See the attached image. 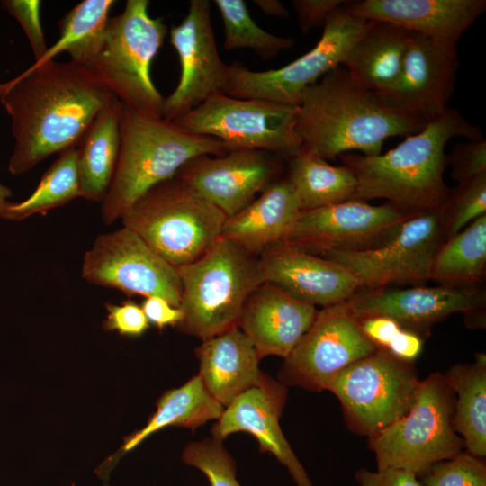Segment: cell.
I'll list each match as a JSON object with an SVG mask.
<instances>
[{"label": "cell", "mask_w": 486, "mask_h": 486, "mask_svg": "<svg viewBox=\"0 0 486 486\" xmlns=\"http://www.w3.org/2000/svg\"><path fill=\"white\" fill-rule=\"evenodd\" d=\"M112 94L85 66L50 60L0 84L14 146L8 170L24 174L50 155L77 146Z\"/></svg>", "instance_id": "cell-1"}, {"label": "cell", "mask_w": 486, "mask_h": 486, "mask_svg": "<svg viewBox=\"0 0 486 486\" xmlns=\"http://www.w3.org/2000/svg\"><path fill=\"white\" fill-rule=\"evenodd\" d=\"M427 123L386 107L340 65L302 94L295 131L302 151L333 160L351 150L380 155L385 140L418 133Z\"/></svg>", "instance_id": "cell-2"}, {"label": "cell", "mask_w": 486, "mask_h": 486, "mask_svg": "<svg viewBox=\"0 0 486 486\" xmlns=\"http://www.w3.org/2000/svg\"><path fill=\"white\" fill-rule=\"evenodd\" d=\"M454 137L479 140L482 134L478 126L448 108L384 154H341L342 165L357 182L353 200L386 199L410 214L440 210L451 191L443 177L447 166L445 148Z\"/></svg>", "instance_id": "cell-3"}, {"label": "cell", "mask_w": 486, "mask_h": 486, "mask_svg": "<svg viewBox=\"0 0 486 486\" xmlns=\"http://www.w3.org/2000/svg\"><path fill=\"white\" fill-rule=\"evenodd\" d=\"M228 153L215 138L191 133L174 122L144 115L122 104L121 145L115 172L102 202L111 224L156 184L174 177L192 158Z\"/></svg>", "instance_id": "cell-4"}, {"label": "cell", "mask_w": 486, "mask_h": 486, "mask_svg": "<svg viewBox=\"0 0 486 486\" xmlns=\"http://www.w3.org/2000/svg\"><path fill=\"white\" fill-rule=\"evenodd\" d=\"M176 269L183 318L176 327L202 341L237 326L246 300L265 282L258 258L222 238L202 256Z\"/></svg>", "instance_id": "cell-5"}, {"label": "cell", "mask_w": 486, "mask_h": 486, "mask_svg": "<svg viewBox=\"0 0 486 486\" xmlns=\"http://www.w3.org/2000/svg\"><path fill=\"white\" fill-rule=\"evenodd\" d=\"M121 219L124 227L178 267L212 248L220 238L227 216L174 176L150 188Z\"/></svg>", "instance_id": "cell-6"}, {"label": "cell", "mask_w": 486, "mask_h": 486, "mask_svg": "<svg viewBox=\"0 0 486 486\" xmlns=\"http://www.w3.org/2000/svg\"><path fill=\"white\" fill-rule=\"evenodd\" d=\"M149 1L128 0L109 18L100 51L86 68L121 103L144 115L161 118L165 98L155 86L151 63L167 27L148 13Z\"/></svg>", "instance_id": "cell-7"}, {"label": "cell", "mask_w": 486, "mask_h": 486, "mask_svg": "<svg viewBox=\"0 0 486 486\" xmlns=\"http://www.w3.org/2000/svg\"><path fill=\"white\" fill-rule=\"evenodd\" d=\"M454 403V392L444 374L420 380L410 411L369 437L377 470L404 469L419 475L462 451L464 442L452 425Z\"/></svg>", "instance_id": "cell-8"}, {"label": "cell", "mask_w": 486, "mask_h": 486, "mask_svg": "<svg viewBox=\"0 0 486 486\" xmlns=\"http://www.w3.org/2000/svg\"><path fill=\"white\" fill-rule=\"evenodd\" d=\"M297 112L298 106L221 93L174 122L191 133L217 139L228 152L262 150L291 159L302 151Z\"/></svg>", "instance_id": "cell-9"}, {"label": "cell", "mask_w": 486, "mask_h": 486, "mask_svg": "<svg viewBox=\"0 0 486 486\" xmlns=\"http://www.w3.org/2000/svg\"><path fill=\"white\" fill-rule=\"evenodd\" d=\"M419 382L413 362L378 348L342 370L327 390L340 400L350 429L369 438L410 411Z\"/></svg>", "instance_id": "cell-10"}, {"label": "cell", "mask_w": 486, "mask_h": 486, "mask_svg": "<svg viewBox=\"0 0 486 486\" xmlns=\"http://www.w3.org/2000/svg\"><path fill=\"white\" fill-rule=\"evenodd\" d=\"M368 21L341 5L328 17L318 43L284 67L253 71L239 62L229 66L224 94L240 99H261L298 106L302 94L324 75L342 65Z\"/></svg>", "instance_id": "cell-11"}, {"label": "cell", "mask_w": 486, "mask_h": 486, "mask_svg": "<svg viewBox=\"0 0 486 486\" xmlns=\"http://www.w3.org/2000/svg\"><path fill=\"white\" fill-rule=\"evenodd\" d=\"M445 242L439 210L415 214L380 246L361 251H326L357 278L360 289L430 280L435 256Z\"/></svg>", "instance_id": "cell-12"}, {"label": "cell", "mask_w": 486, "mask_h": 486, "mask_svg": "<svg viewBox=\"0 0 486 486\" xmlns=\"http://www.w3.org/2000/svg\"><path fill=\"white\" fill-rule=\"evenodd\" d=\"M82 277L126 295L158 296L179 307L182 284L172 266L136 232L126 228L99 235L86 252Z\"/></svg>", "instance_id": "cell-13"}, {"label": "cell", "mask_w": 486, "mask_h": 486, "mask_svg": "<svg viewBox=\"0 0 486 486\" xmlns=\"http://www.w3.org/2000/svg\"><path fill=\"white\" fill-rule=\"evenodd\" d=\"M378 348L362 331L346 301L336 303L318 310L278 376L284 385L320 392L342 370Z\"/></svg>", "instance_id": "cell-14"}, {"label": "cell", "mask_w": 486, "mask_h": 486, "mask_svg": "<svg viewBox=\"0 0 486 486\" xmlns=\"http://www.w3.org/2000/svg\"><path fill=\"white\" fill-rule=\"evenodd\" d=\"M414 215L390 202L372 205L350 200L302 211L284 243L315 255L330 250H366L386 241Z\"/></svg>", "instance_id": "cell-15"}, {"label": "cell", "mask_w": 486, "mask_h": 486, "mask_svg": "<svg viewBox=\"0 0 486 486\" xmlns=\"http://www.w3.org/2000/svg\"><path fill=\"white\" fill-rule=\"evenodd\" d=\"M169 34L181 75L176 89L165 98L163 118L174 122L212 96L224 93L229 66L218 51L208 0H191L187 14Z\"/></svg>", "instance_id": "cell-16"}, {"label": "cell", "mask_w": 486, "mask_h": 486, "mask_svg": "<svg viewBox=\"0 0 486 486\" xmlns=\"http://www.w3.org/2000/svg\"><path fill=\"white\" fill-rule=\"evenodd\" d=\"M458 65L456 47L413 33L398 77L375 94L386 107L428 122L448 109Z\"/></svg>", "instance_id": "cell-17"}, {"label": "cell", "mask_w": 486, "mask_h": 486, "mask_svg": "<svg viewBox=\"0 0 486 486\" xmlns=\"http://www.w3.org/2000/svg\"><path fill=\"white\" fill-rule=\"evenodd\" d=\"M346 303L357 320L387 317L422 337L434 324L455 312L470 318L482 315L486 292L482 285L359 289Z\"/></svg>", "instance_id": "cell-18"}, {"label": "cell", "mask_w": 486, "mask_h": 486, "mask_svg": "<svg viewBox=\"0 0 486 486\" xmlns=\"http://www.w3.org/2000/svg\"><path fill=\"white\" fill-rule=\"evenodd\" d=\"M271 153L235 150L189 160L175 176L220 210L227 218L250 204L280 173L282 165Z\"/></svg>", "instance_id": "cell-19"}, {"label": "cell", "mask_w": 486, "mask_h": 486, "mask_svg": "<svg viewBox=\"0 0 486 486\" xmlns=\"http://www.w3.org/2000/svg\"><path fill=\"white\" fill-rule=\"evenodd\" d=\"M258 261L265 282L314 306L346 302L360 289L356 275L343 265L287 243L266 248Z\"/></svg>", "instance_id": "cell-20"}, {"label": "cell", "mask_w": 486, "mask_h": 486, "mask_svg": "<svg viewBox=\"0 0 486 486\" xmlns=\"http://www.w3.org/2000/svg\"><path fill=\"white\" fill-rule=\"evenodd\" d=\"M285 400V387L265 375L259 385L224 409L212 428V438L222 442L232 433L248 432L258 441L261 453L274 454L287 468L296 486H313L279 425Z\"/></svg>", "instance_id": "cell-21"}, {"label": "cell", "mask_w": 486, "mask_h": 486, "mask_svg": "<svg viewBox=\"0 0 486 486\" xmlns=\"http://www.w3.org/2000/svg\"><path fill=\"white\" fill-rule=\"evenodd\" d=\"M318 310L279 286L264 282L246 300L237 326L261 359L286 358L311 326Z\"/></svg>", "instance_id": "cell-22"}, {"label": "cell", "mask_w": 486, "mask_h": 486, "mask_svg": "<svg viewBox=\"0 0 486 486\" xmlns=\"http://www.w3.org/2000/svg\"><path fill=\"white\" fill-rule=\"evenodd\" d=\"M366 21L391 22L456 47L463 33L486 10L485 0H361L343 5Z\"/></svg>", "instance_id": "cell-23"}, {"label": "cell", "mask_w": 486, "mask_h": 486, "mask_svg": "<svg viewBox=\"0 0 486 486\" xmlns=\"http://www.w3.org/2000/svg\"><path fill=\"white\" fill-rule=\"evenodd\" d=\"M199 374L208 392L224 408L265 376L259 356L241 329L235 326L203 340L196 348Z\"/></svg>", "instance_id": "cell-24"}, {"label": "cell", "mask_w": 486, "mask_h": 486, "mask_svg": "<svg viewBox=\"0 0 486 486\" xmlns=\"http://www.w3.org/2000/svg\"><path fill=\"white\" fill-rule=\"evenodd\" d=\"M301 212L289 179L274 181L246 208L227 218L220 238L256 256L284 242Z\"/></svg>", "instance_id": "cell-25"}, {"label": "cell", "mask_w": 486, "mask_h": 486, "mask_svg": "<svg viewBox=\"0 0 486 486\" xmlns=\"http://www.w3.org/2000/svg\"><path fill=\"white\" fill-rule=\"evenodd\" d=\"M412 35L391 22L368 21L342 66L364 88L382 91L398 77Z\"/></svg>", "instance_id": "cell-26"}, {"label": "cell", "mask_w": 486, "mask_h": 486, "mask_svg": "<svg viewBox=\"0 0 486 486\" xmlns=\"http://www.w3.org/2000/svg\"><path fill=\"white\" fill-rule=\"evenodd\" d=\"M121 101L112 96L77 144L81 197L102 202L112 183L121 145Z\"/></svg>", "instance_id": "cell-27"}, {"label": "cell", "mask_w": 486, "mask_h": 486, "mask_svg": "<svg viewBox=\"0 0 486 486\" xmlns=\"http://www.w3.org/2000/svg\"><path fill=\"white\" fill-rule=\"evenodd\" d=\"M444 377L455 394L452 425L462 435L470 454L486 455V355L475 354V361L452 365Z\"/></svg>", "instance_id": "cell-28"}, {"label": "cell", "mask_w": 486, "mask_h": 486, "mask_svg": "<svg viewBox=\"0 0 486 486\" xmlns=\"http://www.w3.org/2000/svg\"><path fill=\"white\" fill-rule=\"evenodd\" d=\"M224 409L208 392L197 374L184 385L165 392L145 427L128 436L121 451L124 454L135 448L148 436L168 426L194 431L210 420L218 419Z\"/></svg>", "instance_id": "cell-29"}, {"label": "cell", "mask_w": 486, "mask_h": 486, "mask_svg": "<svg viewBox=\"0 0 486 486\" xmlns=\"http://www.w3.org/2000/svg\"><path fill=\"white\" fill-rule=\"evenodd\" d=\"M290 160L288 179L302 211H309L354 199L357 182L345 166H335L320 156L301 151Z\"/></svg>", "instance_id": "cell-30"}, {"label": "cell", "mask_w": 486, "mask_h": 486, "mask_svg": "<svg viewBox=\"0 0 486 486\" xmlns=\"http://www.w3.org/2000/svg\"><path fill=\"white\" fill-rule=\"evenodd\" d=\"M486 274V214L443 242L430 272V280L445 285H482Z\"/></svg>", "instance_id": "cell-31"}, {"label": "cell", "mask_w": 486, "mask_h": 486, "mask_svg": "<svg viewBox=\"0 0 486 486\" xmlns=\"http://www.w3.org/2000/svg\"><path fill=\"white\" fill-rule=\"evenodd\" d=\"M114 3L113 0H84L73 7L58 22V40L32 66H40L66 51L72 62L86 67L101 50Z\"/></svg>", "instance_id": "cell-32"}, {"label": "cell", "mask_w": 486, "mask_h": 486, "mask_svg": "<svg viewBox=\"0 0 486 486\" xmlns=\"http://www.w3.org/2000/svg\"><path fill=\"white\" fill-rule=\"evenodd\" d=\"M81 197L77 146L60 152L58 158L45 171L33 193L20 202H9L0 217L22 220L35 214H45Z\"/></svg>", "instance_id": "cell-33"}, {"label": "cell", "mask_w": 486, "mask_h": 486, "mask_svg": "<svg viewBox=\"0 0 486 486\" xmlns=\"http://www.w3.org/2000/svg\"><path fill=\"white\" fill-rule=\"evenodd\" d=\"M214 3L224 23L225 50L248 49L263 60H269L294 45V39L275 36L256 23L243 0Z\"/></svg>", "instance_id": "cell-34"}, {"label": "cell", "mask_w": 486, "mask_h": 486, "mask_svg": "<svg viewBox=\"0 0 486 486\" xmlns=\"http://www.w3.org/2000/svg\"><path fill=\"white\" fill-rule=\"evenodd\" d=\"M439 213L445 241L486 214V174L458 183Z\"/></svg>", "instance_id": "cell-35"}, {"label": "cell", "mask_w": 486, "mask_h": 486, "mask_svg": "<svg viewBox=\"0 0 486 486\" xmlns=\"http://www.w3.org/2000/svg\"><path fill=\"white\" fill-rule=\"evenodd\" d=\"M182 460L200 470L211 486H242L237 480L235 460L221 442L212 437L189 443L183 452Z\"/></svg>", "instance_id": "cell-36"}, {"label": "cell", "mask_w": 486, "mask_h": 486, "mask_svg": "<svg viewBox=\"0 0 486 486\" xmlns=\"http://www.w3.org/2000/svg\"><path fill=\"white\" fill-rule=\"evenodd\" d=\"M364 335L379 348L406 362H414L420 355L423 338L402 328L392 319L372 316L357 320Z\"/></svg>", "instance_id": "cell-37"}, {"label": "cell", "mask_w": 486, "mask_h": 486, "mask_svg": "<svg viewBox=\"0 0 486 486\" xmlns=\"http://www.w3.org/2000/svg\"><path fill=\"white\" fill-rule=\"evenodd\" d=\"M424 486H486L484 458L460 451L418 475Z\"/></svg>", "instance_id": "cell-38"}, {"label": "cell", "mask_w": 486, "mask_h": 486, "mask_svg": "<svg viewBox=\"0 0 486 486\" xmlns=\"http://www.w3.org/2000/svg\"><path fill=\"white\" fill-rule=\"evenodd\" d=\"M446 164L451 166V176L458 183L486 174V140H468L456 143L446 155Z\"/></svg>", "instance_id": "cell-39"}, {"label": "cell", "mask_w": 486, "mask_h": 486, "mask_svg": "<svg viewBox=\"0 0 486 486\" xmlns=\"http://www.w3.org/2000/svg\"><path fill=\"white\" fill-rule=\"evenodd\" d=\"M2 6L22 26L32 47L35 61L48 50L40 21L41 2L39 0H4Z\"/></svg>", "instance_id": "cell-40"}, {"label": "cell", "mask_w": 486, "mask_h": 486, "mask_svg": "<svg viewBox=\"0 0 486 486\" xmlns=\"http://www.w3.org/2000/svg\"><path fill=\"white\" fill-rule=\"evenodd\" d=\"M107 317L104 321L105 330L117 331L128 337H140L149 327V322L141 308L131 301L122 304H106Z\"/></svg>", "instance_id": "cell-41"}, {"label": "cell", "mask_w": 486, "mask_h": 486, "mask_svg": "<svg viewBox=\"0 0 486 486\" xmlns=\"http://www.w3.org/2000/svg\"><path fill=\"white\" fill-rule=\"evenodd\" d=\"M345 0H293L292 4L302 34L324 26L328 17L343 5Z\"/></svg>", "instance_id": "cell-42"}, {"label": "cell", "mask_w": 486, "mask_h": 486, "mask_svg": "<svg viewBox=\"0 0 486 486\" xmlns=\"http://www.w3.org/2000/svg\"><path fill=\"white\" fill-rule=\"evenodd\" d=\"M355 480L357 486H424L415 472L404 469L373 472L360 468L355 473Z\"/></svg>", "instance_id": "cell-43"}, {"label": "cell", "mask_w": 486, "mask_h": 486, "mask_svg": "<svg viewBox=\"0 0 486 486\" xmlns=\"http://www.w3.org/2000/svg\"><path fill=\"white\" fill-rule=\"evenodd\" d=\"M141 308L148 322L160 329L166 326H176L183 318V312L178 307L158 296L145 298Z\"/></svg>", "instance_id": "cell-44"}, {"label": "cell", "mask_w": 486, "mask_h": 486, "mask_svg": "<svg viewBox=\"0 0 486 486\" xmlns=\"http://www.w3.org/2000/svg\"><path fill=\"white\" fill-rule=\"evenodd\" d=\"M254 4L269 16L279 18L289 17V12L281 1L278 0H254Z\"/></svg>", "instance_id": "cell-45"}, {"label": "cell", "mask_w": 486, "mask_h": 486, "mask_svg": "<svg viewBox=\"0 0 486 486\" xmlns=\"http://www.w3.org/2000/svg\"><path fill=\"white\" fill-rule=\"evenodd\" d=\"M12 196V191L5 185L0 184V212L7 203V198Z\"/></svg>", "instance_id": "cell-46"}]
</instances>
